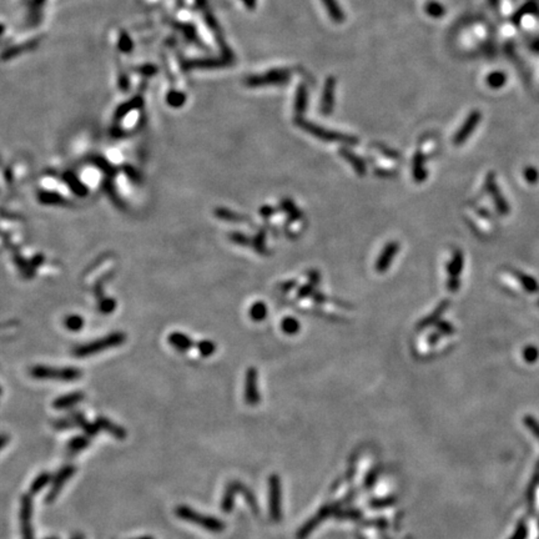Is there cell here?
Returning a JSON list of instances; mask_svg holds the SVG:
<instances>
[{
	"mask_svg": "<svg viewBox=\"0 0 539 539\" xmlns=\"http://www.w3.org/2000/svg\"><path fill=\"white\" fill-rule=\"evenodd\" d=\"M487 187H488V191L490 192V195L493 196V200H494V204L495 206L498 207V211L500 212V214H507L508 212V207H507V204L506 201L503 200V197H502V195H500L499 190L497 188V186H495V182H494V179H493V175L492 174H489V175L487 176Z\"/></svg>",
	"mask_w": 539,
	"mask_h": 539,
	"instance_id": "obj_18",
	"label": "cell"
},
{
	"mask_svg": "<svg viewBox=\"0 0 539 539\" xmlns=\"http://www.w3.org/2000/svg\"><path fill=\"white\" fill-rule=\"evenodd\" d=\"M31 377L36 379H54V381L72 382L80 378L83 372L76 367H49L34 366L30 369Z\"/></svg>",
	"mask_w": 539,
	"mask_h": 539,
	"instance_id": "obj_3",
	"label": "cell"
},
{
	"mask_svg": "<svg viewBox=\"0 0 539 539\" xmlns=\"http://www.w3.org/2000/svg\"><path fill=\"white\" fill-rule=\"evenodd\" d=\"M169 342L176 347L179 351H187V349H190L191 346H194L191 338H188L187 336L183 335V333L175 332L173 335L169 336Z\"/></svg>",
	"mask_w": 539,
	"mask_h": 539,
	"instance_id": "obj_22",
	"label": "cell"
},
{
	"mask_svg": "<svg viewBox=\"0 0 539 539\" xmlns=\"http://www.w3.org/2000/svg\"><path fill=\"white\" fill-rule=\"evenodd\" d=\"M299 126H301L304 131L310 132L311 135H313L315 137L323 140V141H330V142H342L346 145H356L357 139L356 137L349 136V135L340 134V132L330 131V130H326L323 127L317 126V125L312 124V122L303 121V120H299L297 121Z\"/></svg>",
	"mask_w": 539,
	"mask_h": 539,
	"instance_id": "obj_5",
	"label": "cell"
},
{
	"mask_svg": "<svg viewBox=\"0 0 539 539\" xmlns=\"http://www.w3.org/2000/svg\"><path fill=\"white\" fill-rule=\"evenodd\" d=\"M333 103H335V79L331 76L326 81L325 90H323L322 103H321V111H322V114L328 115V114L332 113Z\"/></svg>",
	"mask_w": 539,
	"mask_h": 539,
	"instance_id": "obj_14",
	"label": "cell"
},
{
	"mask_svg": "<svg viewBox=\"0 0 539 539\" xmlns=\"http://www.w3.org/2000/svg\"><path fill=\"white\" fill-rule=\"evenodd\" d=\"M312 296H313V299H315L316 302H323V301H325V296H323L322 294H313Z\"/></svg>",
	"mask_w": 539,
	"mask_h": 539,
	"instance_id": "obj_37",
	"label": "cell"
},
{
	"mask_svg": "<svg viewBox=\"0 0 539 539\" xmlns=\"http://www.w3.org/2000/svg\"><path fill=\"white\" fill-rule=\"evenodd\" d=\"M438 326V332H441L442 335H452L454 333V327L452 326V323L447 322V321H439L437 323Z\"/></svg>",
	"mask_w": 539,
	"mask_h": 539,
	"instance_id": "obj_29",
	"label": "cell"
},
{
	"mask_svg": "<svg viewBox=\"0 0 539 539\" xmlns=\"http://www.w3.org/2000/svg\"><path fill=\"white\" fill-rule=\"evenodd\" d=\"M398 250H400V243L397 241H392V242L387 243V245L384 246V248L382 250L381 255L378 256L376 262V271L378 274H384V272L387 271L388 267L392 263L393 258H395V256L397 255Z\"/></svg>",
	"mask_w": 539,
	"mask_h": 539,
	"instance_id": "obj_11",
	"label": "cell"
},
{
	"mask_svg": "<svg viewBox=\"0 0 539 539\" xmlns=\"http://www.w3.org/2000/svg\"><path fill=\"white\" fill-rule=\"evenodd\" d=\"M33 495L30 493H26V494L21 495L19 518H20L21 538L23 539H35L33 527Z\"/></svg>",
	"mask_w": 539,
	"mask_h": 539,
	"instance_id": "obj_6",
	"label": "cell"
},
{
	"mask_svg": "<svg viewBox=\"0 0 539 539\" xmlns=\"http://www.w3.org/2000/svg\"><path fill=\"white\" fill-rule=\"evenodd\" d=\"M313 287H315V285L312 284L304 285L303 287L299 289V297H307V296H310V295H313Z\"/></svg>",
	"mask_w": 539,
	"mask_h": 539,
	"instance_id": "obj_32",
	"label": "cell"
},
{
	"mask_svg": "<svg viewBox=\"0 0 539 539\" xmlns=\"http://www.w3.org/2000/svg\"><path fill=\"white\" fill-rule=\"evenodd\" d=\"M45 539H59V538H57V537H50V538H45Z\"/></svg>",
	"mask_w": 539,
	"mask_h": 539,
	"instance_id": "obj_41",
	"label": "cell"
},
{
	"mask_svg": "<svg viewBox=\"0 0 539 539\" xmlns=\"http://www.w3.org/2000/svg\"><path fill=\"white\" fill-rule=\"evenodd\" d=\"M174 512H175V516L180 518L181 521L201 527L202 529L210 532V533L219 534L226 529V524H225L224 521H221L215 516L200 513V512L195 511L192 507L186 506V504L176 506Z\"/></svg>",
	"mask_w": 539,
	"mask_h": 539,
	"instance_id": "obj_1",
	"label": "cell"
},
{
	"mask_svg": "<svg viewBox=\"0 0 539 539\" xmlns=\"http://www.w3.org/2000/svg\"><path fill=\"white\" fill-rule=\"evenodd\" d=\"M462 268H463V253H462L459 250H457L454 251L453 257H452L451 262H449L448 266H447V271H448V276H449L448 284H447L448 291L457 292L459 287H461V280H459V276H461Z\"/></svg>",
	"mask_w": 539,
	"mask_h": 539,
	"instance_id": "obj_9",
	"label": "cell"
},
{
	"mask_svg": "<svg viewBox=\"0 0 539 539\" xmlns=\"http://www.w3.org/2000/svg\"><path fill=\"white\" fill-rule=\"evenodd\" d=\"M197 347H199L200 354H201L204 357L211 356V355L215 352V345L211 342V341H202V342L199 343Z\"/></svg>",
	"mask_w": 539,
	"mask_h": 539,
	"instance_id": "obj_26",
	"label": "cell"
},
{
	"mask_svg": "<svg viewBox=\"0 0 539 539\" xmlns=\"http://www.w3.org/2000/svg\"><path fill=\"white\" fill-rule=\"evenodd\" d=\"M95 422L99 426V428H100V431L111 434V436H113L114 438H117L118 441H124V439L126 438L127 436L126 429H125L124 427L120 426V424H118V423L109 419V418L104 417V416H99V417H96Z\"/></svg>",
	"mask_w": 539,
	"mask_h": 539,
	"instance_id": "obj_12",
	"label": "cell"
},
{
	"mask_svg": "<svg viewBox=\"0 0 539 539\" xmlns=\"http://www.w3.org/2000/svg\"><path fill=\"white\" fill-rule=\"evenodd\" d=\"M91 443V438L86 434H78L70 438L66 443V451L70 456L78 454L88 448Z\"/></svg>",
	"mask_w": 539,
	"mask_h": 539,
	"instance_id": "obj_16",
	"label": "cell"
},
{
	"mask_svg": "<svg viewBox=\"0 0 539 539\" xmlns=\"http://www.w3.org/2000/svg\"><path fill=\"white\" fill-rule=\"evenodd\" d=\"M304 105H306V90H304L303 86H299L296 99V110L299 113V111H303Z\"/></svg>",
	"mask_w": 539,
	"mask_h": 539,
	"instance_id": "obj_28",
	"label": "cell"
},
{
	"mask_svg": "<svg viewBox=\"0 0 539 539\" xmlns=\"http://www.w3.org/2000/svg\"><path fill=\"white\" fill-rule=\"evenodd\" d=\"M449 304H451V302H449L448 299H443V301L437 306V308L431 313V315L427 316L426 318H423V320L418 323L417 328L423 330V328L429 327V326L434 325V323H438L439 321H441V317L444 313V311H446L449 307Z\"/></svg>",
	"mask_w": 539,
	"mask_h": 539,
	"instance_id": "obj_17",
	"label": "cell"
},
{
	"mask_svg": "<svg viewBox=\"0 0 539 539\" xmlns=\"http://www.w3.org/2000/svg\"><path fill=\"white\" fill-rule=\"evenodd\" d=\"M135 539H154V538L149 536H145V537H140V538H135Z\"/></svg>",
	"mask_w": 539,
	"mask_h": 539,
	"instance_id": "obj_40",
	"label": "cell"
},
{
	"mask_svg": "<svg viewBox=\"0 0 539 539\" xmlns=\"http://www.w3.org/2000/svg\"><path fill=\"white\" fill-rule=\"evenodd\" d=\"M65 323H66V327L69 330L78 331L83 326V318L80 316H70V317L66 318Z\"/></svg>",
	"mask_w": 539,
	"mask_h": 539,
	"instance_id": "obj_27",
	"label": "cell"
},
{
	"mask_svg": "<svg viewBox=\"0 0 539 539\" xmlns=\"http://www.w3.org/2000/svg\"><path fill=\"white\" fill-rule=\"evenodd\" d=\"M125 338L126 337H125V335L122 332H114L98 341L79 346V347H76L74 350V355L78 357L91 356V355L99 354V352H103L105 350L111 349V347H117V346L121 345V343L125 342Z\"/></svg>",
	"mask_w": 539,
	"mask_h": 539,
	"instance_id": "obj_4",
	"label": "cell"
},
{
	"mask_svg": "<svg viewBox=\"0 0 539 539\" xmlns=\"http://www.w3.org/2000/svg\"><path fill=\"white\" fill-rule=\"evenodd\" d=\"M245 381V402L248 406H256L260 402V393L257 390V371L251 367L246 372Z\"/></svg>",
	"mask_w": 539,
	"mask_h": 539,
	"instance_id": "obj_10",
	"label": "cell"
},
{
	"mask_svg": "<svg viewBox=\"0 0 539 539\" xmlns=\"http://www.w3.org/2000/svg\"><path fill=\"white\" fill-rule=\"evenodd\" d=\"M268 506L272 521L281 519V483L277 476L268 478Z\"/></svg>",
	"mask_w": 539,
	"mask_h": 539,
	"instance_id": "obj_8",
	"label": "cell"
},
{
	"mask_svg": "<svg viewBox=\"0 0 539 539\" xmlns=\"http://www.w3.org/2000/svg\"><path fill=\"white\" fill-rule=\"evenodd\" d=\"M479 121H480V114L478 113V111H473L470 117L467 118L465 124L462 125V127L459 129V131L457 132L456 136H454L453 139L454 145H462L463 142H466V140L470 137V135H472L473 130L476 129V126H477Z\"/></svg>",
	"mask_w": 539,
	"mask_h": 539,
	"instance_id": "obj_13",
	"label": "cell"
},
{
	"mask_svg": "<svg viewBox=\"0 0 539 539\" xmlns=\"http://www.w3.org/2000/svg\"><path fill=\"white\" fill-rule=\"evenodd\" d=\"M295 285H296V281L287 282V284L285 285V290H284V291H289V290H290V289H292V287H294Z\"/></svg>",
	"mask_w": 539,
	"mask_h": 539,
	"instance_id": "obj_38",
	"label": "cell"
},
{
	"mask_svg": "<svg viewBox=\"0 0 539 539\" xmlns=\"http://www.w3.org/2000/svg\"><path fill=\"white\" fill-rule=\"evenodd\" d=\"M76 473V466L74 465H65L58 471L57 475L53 477L52 480V487H50L49 492H48L47 497H45V503L52 504L54 503L57 498L59 497V494L61 493L64 485L69 482L70 478Z\"/></svg>",
	"mask_w": 539,
	"mask_h": 539,
	"instance_id": "obj_7",
	"label": "cell"
},
{
	"mask_svg": "<svg viewBox=\"0 0 539 539\" xmlns=\"http://www.w3.org/2000/svg\"><path fill=\"white\" fill-rule=\"evenodd\" d=\"M427 173L424 169V158L420 152H417L413 159V178L416 182H423L426 179Z\"/></svg>",
	"mask_w": 539,
	"mask_h": 539,
	"instance_id": "obj_21",
	"label": "cell"
},
{
	"mask_svg": "<svg viewBox=\"0 0 539 539\" xmlns=\"http://www.w3.org/2000/svg\"><path fill=\"white\" fill-rule=\"evenodd\" d=\"M85 395L83 392H71L67 393V395L60 396V397L55 398L54 402H53V407L55 410H66V408L74 407L75 405H78L79 402L84 400Z\"/></svg>",
	"mask_w": 539,
	"mask_h": 539,
	"instance_id": "obj_15",
	"label": "cell"
},
{
	"mask_svg": "<svg viewBox=\"0 0 539 539\" xmlns=\"http://www.w3.org/2000/svg\"><path fill=\"white\" fill-rule=\"evenodd\" d=\"M441 337H442V333H441V332H438V331H437V332H433V333H432V335H429V337H428V343H431V345H434V343H436L437 341H438Z\"/></svg>",
	"mask_w": 539,
	"mask_h": 539,
	"instance_id": "obj_33",
	"label": "cell"
},
{
	"mask_svg": "<svg viewBox=\"0 0 539 539\" xmlns=\"http://www.w3.org/2000/svg\"><path fill=\"white\" fill-rule=\"evenodd\" d=\"M341 156H342L343 159H345L347 163H350L352 165V168H354V170L356 171L359 175L363 176L364 174H366V164L363 163V160H361V159L359 158V156L356 155V154H354L352 151H350V150L347 149H341L340 151Z\"/></svg>",
	"mask_w": 539,
	"mask_h": 539,
	"instance_id": "obj_19",
	"label": "cell"
},
{
	"mask_svg": "<svg viewBox=\"0 0 539 539\" xmlns=\"http://www.w3.org/2000/svg\"><path fill=\"white\" fill-rule=\"evenodd\" d=\"M504 81V78H503V75L502 74H494L492 75V76H489L488 78V83L490 84L492 86H499L502 85Z\"/></svg>",
	"mask_w": 539,
	"mask_h": 539,
	"instance_id": "obj_31",
	"label": "cell"
},
{
	"mask_svg": "<svg viewBox=\"0 0 539 539\" xmlns=\"http://www.w3.org/2000/svg\"><path fill=\"white\" fill-rule=\"evenodd\" d=\"M281 327H282V331H284L285 333H287V335H296V333L299 331V327H301V326H299V322L296 320V318L286 317L284 318V321H282Z\"/></svg>",
	"mask_w": 539,
	"mask_h": 539,
	"instance_id": "obj_25",
	"label": "cell"
},
{
	"mask_svg": "<svg viewBox=\"0 0 539 539\" xmlns=\"http://www.w3.org/2000/svg\"><path fill=\"white\" fill-rule=\"evenodd\" d=\"M70 539H85V538H84V536L81 533H76L74 534V536H72Z\"/></svg>",
	"mask_w": 539,
	"mask_h": 539,
	"instance_id": "obj_39",
	"label": "cell"
},
{
	"mask_svg": "<svg viewBox=\"0 0 539 539\" xmlns=\"http://www.w3.org/2000/svg\"><path fill=\"white\" fill-rule=\"evenodd\" d=\"M53 480V476L49 472L44 471V472H40L39 475L34 478V480L31 482V484L29 485V493L31 495H35L38 493L42 492L48 484Z\"/></svg>",
	"mask_w": 539,
	"mask_h": 539,
	"instance_id": "obj_20",
	"label": "cell"
},
{
	"mask_svg": "<svg viewBox=\"0 0 539 539\" xmlns=\"http://www.w3.org/2000/svg\"><path fill=\"white\" fill-rule=\"evenodd\" d=\"M427 11H428L432 16H439L443 14V8L437 3H429L428 6H427Z\"/></svg>",
	"mask_w": 539,
	"mask_h": 539,
	"instance_id": "obj_30",
	"label": "cell"
},
{
	"mask_svg": "<svg viewBox=\"0 0 539 539\" xmlns=\"http://www.w3.org/2000/svg\"><path fill=\"white\" fill-rule=\"evenodd\" d=\"M310 280H311L310 284H312V285L318 284V280H320V274H318L317 271H311L310 272Z\"/></svg>",
	"mask_w": 539,
	"mask_h": 539,
	"instance_id": "obj_34",
	"label": "cell"
},
{
	"mask_svg": "<svg viewBox=\"0 0 539 539\" xmlns=\"http://www.w3.org/2000/svg\"><path fill=\"white\" fill-rule=\"evenodd\" d=\"M322 3L333 20L337 21V23H341L343 20V13L340 6L337 5V3H336V0H322Z\"/></svg>",
	"mask_w": 539,
	"mask_h": 539,
	"instance_id": "obj_23",
	"label": "cell"
},
{
	"mask_svg": "<svg viewBox=\"0 0 539 539\" xmlns=\"http://www.w3.org/2000/svg\"><path fill=\"white\" fill-rule=\"evenodd\" d=\"M9 442V437L6 433H3V436H1V449H4L6 447V443Z\"/></svg>",
	"mask_w": 539,
	"mask_h": 539,
	"instance_id": "obj_36",
	"label": "cell"
},
{
	"mask_svg": "<svg viewBox=\"0 0 539 539\" xmlns=\"http://www.w3.org/2000/svg\"><path fill=\"white\" fill-rule=\"evenodd\" d=\"M261 214H262L263 216H270V215L274 214V210H272L271 207H263V209L261 210Z\"/></svg>",
	"mask_w": 539,
	"mask_h": 539,
	"instance_id": "obj_35",
	"label": "cell"
},
{
	"mask_svg": "<svg viewBox=\"0 0 539 539\" xmlns=\"http://www.w3.org/2000/svg\"><path fill=\"white\" fill-rule=\"evenodd\" d=\"M239 493L245 497L246 502L250 504L252 511L257 514L258 507H257V503H256L255 495L252 494V492H251V490L248 489L243 483L239 482V480H230V482L226 484V487H225V492H224V495H222V500H221L222 513L230 514L231 512H233L234 503H235V495L239 494Z\"/></svg>",
	"mask_w": 539,
	"mask_h": 539,
	"instance_id": "obj_2",
	"label": "cell"
},
{
	"mask_svg": "<svg viewBox=\"0 0 539 539\" xmlns=\"http://www.w3.org/2000/svg\"><path fill=\"white\" fill-rule=\"evenodd\" d=\"M267 315V307L263 302H256L250 310V316L253 321H262Z\"/></svg>",
	"mask_w": 539,
	"mask_h": 539,
	"instance_id": "obj_24",
	"label": "cell"
}]
</instances>
